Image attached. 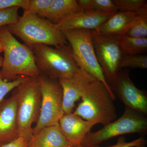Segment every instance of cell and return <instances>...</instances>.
<instances>
[{"mask_svg":"<svg viewBox=\"0 0 147 147\" xmlns=\"http://www.w3.org/2000/svg\"><path fill=\"white\" fill-rule=\"evenodd\" d=\"M38 78L41 91V108L38 120L32 129L33 134L46 127L58 126L64 115L62 89L59 80L41 74Z\"/></svg>","mask_w":147,"mask_h":147,"instance_id":"7","label":"cell"},{"mask_svg":"<svg viewBox=\"0 0 147 147\" xmlns=\"http://www.w3.org/2000/svg\"><path fill=\"white\" fill-rule=\"evenodd\" d=\"M3 45L1 41L0 40V54L1 53H3Z\"/></svg>","mask_w":147,"mask_h":147,"instance_id":"30","label":"cell"},{"mask_svg":"<svg viewBox=\"0 0 147 147\" xmlns=\"http://www.w3.org/2000/svg\"><path fill=\"white\" fill-rule=\"evenodd\" d=\"M14 90L17 102L18 135L29 139L33 134L32 125L37 121L41 108V91L38 78L26 77Z\"/></svg>","mask_w":147,"mask_h":147,"instance_id":"5","label":"cell"},{"mask_svg":"<svg viewBox=\"0 0 147 147\" xmlns=\"http://www.w3.org/2000/svg\"><path fill=\"white\" fill-rule=\"evenodd\" d=\"M71 47L74 58L80 69L104 84L113 100L116 97L107 83L98 61L92 40V31L74 29L63 31Z\"/></svg>","mask_w":147,"mask_h":147,"instance_id":"6","label":"cell"},{"mask_svg":"<svg viewBox=\"0 0 147 147\" xmlns=\"http://www.w3.org/2000/svg\"><path fill=\"white\" fill-rule=\"evenodd\" d=\"M113 14L95 11H82L66 16L56 25L62 31L74 29L94 31Z\"/></svg>","mask_w":147,"mask_h":147,"instance_id":"12","label":"cell"},{"mask_svg":"<svg viewBox=\"0 0 147 147\" xmlns=\"http://www.w3.org/2000/svg\"><path fill=\"white\" fill-rule=\"evenodd\" d=\"M0 40L4 53L0 71L2 79L10 82L20 76L38 77L40 75L32 50L18 41L7 26L0 28Z\"/></svg>","mask_w":147,"mask_h":147,"instance_id":"1","label":"cell"},{"mask_svg":"<svg viewBox=\"0 0 147 147\" xmlns=\"http://www.w3.org/2000/svg\"><path fill=\"white\" fill-rule=\"evenodd\" d=\"M82 11L76 0H53L50 7L39 16L56 24L66 16Z\"/></svg>","mask_w":147,"mask_h":147,"instance_id":"17","label":"cell"},{"mask_svg":"<svg viewBox=\"0 0 147 147\" xmlns=\"http://www.w3.org/2000/svg\"><path fill=\"white\" fill-rule=\"evenodd\" d=\"M126 36L136 38H147V15H139L131 25Z\"/></svg>","mask_w":147,"mask_h":147,"instance_id":"21","label":"cell"},{"mask_svg":"<svg viewBox=\"0 0 147 147\" xmlns=\"http://www.w3.org/2000/svg\"><path fill=\"white\" fill-rule=\"evenodd\" d=\"M92 40L98 63L109 85L117 77L123 54L119 40L96 34L92 31Z\"/></svg>","mask_w":147,"mask_h":147,"instance_id":"9","label":"cell"},{"mask_svg":"<svg viewBox=\"0 0 147 147\" xmlns=\"http://www.w3.org/2000/svg\"><path fill=\"white\" fill-rule=\"evenodd\" d=\"M75 147H87L86 146H83L82 144H80L77 145V146H75Z\"/></svg>","mask_w":147,"mask_h":147,"instance_id":"32","label":"cell"},{"mask_svg":"<svg viewBox=\"0 0 147 147\" xmlns=\"http://www.w3.org/2000/svg\"><path fill=\"white\" fill-rule=\"evenodd\" d=\"M18 7H12L0 10V28L16 23L20 16Z\"/></svg>","mask_w":147,"mask_h":147,"instance_id":"22","label":"cell"},{"mask_svg":"<svg viewBox=\"0 0 147 147\" xmlns=\"http://www.w3.org/2000/svg\"><path fill=\"white\" fill-rule=\"evenodd\" d=\"M124 68L146 69L147 55H124L119 64V70Z\"/></svg>","mask_w":147,"mask_h":147,"instance_id":"20","label":"cell"},{"mask_svg":"<svg viewBox=\"0 0 147 147\" xmlns=\"http://www.w3.org/2000/svg\"><path fill=\"white\" fill-rule=\"evenodd\" d=\"M147 131L146 116L125 107L120 118L106 125L98 131H90L82 144L87 147L94 146L117 136L130 133L145 134Z\"/></svg>","mask_w":147,"mask_h":147,"instance_id":"8","label":"cell"},{"mask_svg":"<svg viewBox=\"0 0 147 147\" xmlns=\"http://www.w3.org/2000/svg\"><path fill=\"white\" fill-rule=\"evenodd\" d=\"M94 78L90 74L80 69L71 77L59 80L62 89L64 114L73 113L75 102L81 98L87 87Z\"/></svg>","mask_w":147,"mask_h":147,"instance_id":"11","label":"cell"},{"mask_svg":"<svg viewBox=\"0 0 147 147\" xmlns=\"http://www.w3.org/2000/svg\"><path fill=\"white\" fill-rule=\"evenodd\" d=\"M0 147H29V139L18 137L16 139Z\"/></svg>","mask_w":147,"mask_h":147,"instance_id":"28","label":"cell"},{"mask_svg":"<svg viewBox=\"0 0 147 147\" xmlns=\"http://www.w3.org/2000/svg\"><path fill=\"white\" fill-rule=\"evenodd\" d=\"M95 125L72 113L64 114L60 119L59 126L64 136L76 146L82 144L87 134Z\"/></svg>","mask_w":147,"mask_h":147,"instance_id":"15","label":"cell"},{"mask_svg":"<svg viewBox=\"0 0 147 147\" xmlns=\"http://www.w3.org/2000/svg\"><path fill=\"white\" fill-rule=\"evenodd\" d=\"M139 15L133 12L119 11L114 13L98 28L96 34L119 40L126 36Z\"/></svg>","mask_w":147,"mask_h":147,"instance_id":"14","label":"cell"},{"mask_svg":"<svg viewBox=\"0 0 147 147\" xmlns=\"http://www.w3.org/2000/svg\"><path fill=\"white\" fill-rule=\"evenodd\" d=\"M119 42L123 55H142L146 52L147 38H136L126 36Z\"/></svg>","mask_w":147,"mask_h":147,"instance_id":"18","label":"cell"},{"mask_svg":"<svg viewBox=\"0 0 147 147\" xmlns=\"http://www.w3.org/2000/svg\"><path fill=\"white\" fill-rule=\"evenodd\" d=\"M109 86L115 97L123 102L125 107L146 115V94L134 85L129 77V69L119 71L116 79Z\"/></svg>","mask_w":147,"mask_h":147,"instance_id":"10","label":"cell"},{"mask_svg":"<svg viewBox=\"0 0 147 147\" xmlns=\"http://www.w3.org/2000/svg\"><path fill=\"white\" fill-rule=\"evenodd\" d=\"M29 147H75L61 132L58 126L46 127L29 139Z\"/></svg>","mask_w":147,"mask_h":147,"instance_id":"16","label":"cell"},{"mask_svg":"<svg viewBox=\"0 0 147 147\" xmlns=\"http://www.w3.org/2000/svg\"><path fill=\"white\" fill-rule=\"evenodd\" d=\"M53 0H30L28 8L24 13L39 16L48 9Z\"/></svg>","mask_w":147,"mask_h":147,"instance_id":"23","label":"cell"},{"mask_svg":"<svg viewBox=\"0 0 147 147\" xmlns=\"http://www.w3.org/2000/svg\"><path fill=\"white\" fill-rule=\"evenodd\" d=\"M93 9L95 11L115 13L119 11L113 0H92Z\"/></svg>","mask_w":147,"mask_h":147,"instance_id":"24","label":"cell"},{"mask_svg":"<svg viewBox=\"0 0 147 147\" xmlns=\"http://www.w3.org/2000/svg\"><path fill=\"white\" fill-rule=\"evenodd\" d=\"M7 26L31 49L38 44L57 47L68 44L56 24L37 15L24 12L16 23Z\"/></svg>","mask_w":147,"mask_h":147,"instance_id":"2","label":"cell"},{"mask_svg":"<svg viewBox=\"0 0 147 147\" xmlns=\"http://www.w3.org/2000/svg\"><path fill=\"white\" fill-rule=\"evenodd\" d=\"M119 11L133 12L147 15V1L146 0H113Z\"/></svg>","mask_w":147,"mask_h":147,"instance_id":"19","label":"cell"},{"mask_svg":"<svg viewBox=\"0 0 147 147\" xmlns=\"http://www.w3.org/2000/svg\"><path fill=\"white\" fill-rule=\"evenodd\" d=\"M19 137L17 120V102L13 92L0 104V146Z\"/></svg>","mask_w":147,"mask_h":147,"instance_id":"13","label":"cell"},{"mask_svg":"<svg viewBox=\"0 0 147 147\" xmlns=\"http://www.w3.org/2000/svg\"><path fill=\"white\" fill-rule=\"evenodd\" d=\"M40 74L60 80L73 76L80 69L69 44L57 47L38 44L31 48Z\"/></svg>","mask_w":147,"mask_h":147,"instance_id":"4","label":"cell"},{"mask_svg":"<svg viewBox=\"0 0 147 147\" xmlns=\"http://www.w3.org/2000/svg\"><path fill=\"white\" fill-rule=\"evenodd\" d=\"M81 99L73 113L85 120L105 126L117 118L114 100L105 85L97 79L90 83Z\"/></svg>","mask_w":147,"mask_h":147,"instance_id":"3","label":"cell"},{"mask_svg":"<svg viewBox=\"0 0 147 147\" xmlns=\"http://www.w3.org/2000/svg\"><path fill=\"white\" fill-rule=\"evenodd\" d=\"M146 143V140L143 137L134 140L130 142H126L123 137H121L118 140L116 144L108 147H100L98 146L92 147H137L142 145H145Z\"/></svg>","mask_w":147,"mask_h":147,"instance_id":"27","label":"cell"},{"mask_svg":"<svg viewBox=\"0 0 147 147\" xmlns=\"http://www.w3.org/2000/svg\"><path fill=\"white\" fill-rule=\"evenodd\" d=\"M26 76H20L14 81L3 80L0 77V104L6 95L12 90H14L23 82Z\"/></svg>","mask_w":147,"mask_h":147,"instance_id":"25","label":"cell"},{"mask_svg":"<svg viewBox=\"0 0 147 147\" xmlns=\"http://www.w3.org/2000/svg\"><path fill=\"white\" fill-rule=\"evenodd\" d=\"M79 6L84 11H93L92 0H77Z\"/></svg>","mask_w":147,"mask_h":147,"instance_id":"29","label":"cell"},{"mask_svg":"<svg viewBox=\"0 0 147 147\" xmlns=\"http://www.w3.org/2000/svg\"><path fill=\"white\" fill-rule=\"evenodd\" d=\"M137 147H145V145H142V146H140Z\"/></svg>","mask_w":147,"mask_h":147,"instance_id":"33","label":"cell"},{"mask_svg":"<svg viewBox=\"0 0 147 147\" xmlns=\"http://www.w3.org/2000/svg\"><path fill=\"white\" fill-rule=\"evenodd\" d=\"M30 0H0V10L12 7H18L26 11L30 4Z\"/></svg>","mask_w":147,"mask_h":147,"instance_id":"26","label":"cell"},{"mask_svg":"<svg viewBox=\"0 0 147 147\" xmlns=\"http://www.w3.org/2000/svg\"><path fill=\"white\" fill-rule=\"evenodd\" d=\"M3 58L2 57L0 56V67H2V66L3 64Z\"/></svg>","mask_w":147,"mask_h":147,"instance_id":"31","label":"cell"}]
</instances>
